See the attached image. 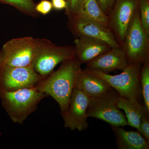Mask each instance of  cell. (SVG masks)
Returning a JSON list of instances; mask_svg holds the SVG:
<instances>
[{
    "label": "cell",
    "mask_w": 149,
    "mask_h": 149,
    "mask_svg": "<svg viewBox=\"0 0 149 149\" xmlns=\"http://www.w3.org/2000/svg\"><path fill=\"white\" fill-rule=\"evenodd\" d=\"M77 58L62 63L58 69L40 80L35 88L50 96L59 106L61 115L67 108L75 87L77 74L82 69Z\"/></svg>",
    "instance_id": "6da1fadb"
},
{
    "label": "cell",
    "mask_w": 149,
    "mask_h": 149,
    "mask_svg": "<svg viewBox=\"0 0 149 149\" xmlns=\"http://www.w3.org/2000/svg\"><path fill=\"white\" fill-rule=\"evenodd\" d=\"M47 96L35 87L0 93L3 106L11 119L21 125L36 110L41 101Z\"/></svg>",
    "instance_id": "7a4b0ae2"
},
{
    "label": "cell",
    "mask_w": 149,
    "mask_h": 149,
    "mask_svg": "<svg viewBox=\"0 0 149 149\" xmlns=\"http://www.w3.org/2000/svg\"><path fill=\"white\" fill-rule=\"evenodd\" d=\"M74 47L56 45L46 39H35V51L32 66L45 78L61 63L76 58Z\"/></svg>",
    "instance_id": "3957f363"
},
{
    "label": "cell",
    "mask_w": 149,
    "mask_h": 149,
    "mask_svg": "<svg viewBox=\"0 0 149 149\" xmlns=\"http://www.w3.org/2000/svg\"><path fill=\"white\" fill-rule=\"evenodd\" d=\"M142 65L129 63L122 72L111 75L98 70L86 68L84 70L105 81L123 97L137 101L140 93V72Z\"/></svg>",
    "instance_id": "277c9868"
},
{
    "label": "cell",
    "mask_w": 149,
    "mask_h": 149,
    "mask_svg": "<svg viewBox=\"0 0 149 149\" xmlns=\"http://www.w3.org/2000/svg\"><path fill=\"white\" fill-rule=\"evenodd\" d=\"M121 47L129 63L143 65L149 59V36L142 27L139 8L131 19Z\"/></svg>",
    "instance_id": "5b68a950"
},
{
    "label": "cell",
    "mask_w": 149,
    "mask_h": 149,
    "mask_svg": "<svg viewBox=\"0 0 149 149\" xmlns=\"http://www.w3.org/2000/svg\"><path fill=\"white\" fill-rule=\"evenodd\" d=\"M119 97L118 93L113 90L103 95L90 98L87 111L88 117L103 120L112 127L128 125L125 116L116 105Z\"/></svg>",
    "instance_id": "8992f818"
},
{
    "label": "cell",
    "mask_w": 149,
    "mask_h": 149,
    "mask_svg": "<svg viewBox=\"0 0 149 149\" xmlns=\"http://www.w3.org/2000/svg\"><path fill=\"white\" fill-rule=\"evenodd\" d=\"M35 51V39L26 37L9 40L0 51V65L10 67L32 65Z\"/></svg>",
    "instance_id": "52a82bcc"
},
{
    "label": "cell",
    "mask_w": 149,
    "mask_h": 149,
    "mask_svg": "<svg viewBox=\"0 0 149 149\" xmlns=\"http://www.w3.org/2000/svg\"><path fill=\"white\" fill-rule=\"evenodd\" d=\"M43 78L32 65L16 67L0 65V93L33 88Z\"/></svg>",
    "instance_id": "ba28073f"
},
{
    "label": "cell",
    "mask_w": 149,
    "mask_h": 149,
    "mask_svg": "<svg viewBox=\"0 0 149 149\" xmlns=\"http://www.w3.org/2000/svg\"><path fill=\"white\" fill-rule=\"evenodd\" d=\"M68 28L74 37H88L101 40L111 48L120 46L109 27L83 16L69 19Z\"/></svg>",
    "instance_id": "9c48e42d"
},
{
    "label": "cell",
    "mask_w": 149,
    "mask_h": 149,
    "mask_svg": "<svg viewBox=\"0 0 149 149\" xmlns=\"http://www.w3.org/2000/svg\"><path fill=\"white\" fill-rule=\"evenodd\" d=\"M139 1L116 0L109 15V27L121 45L133 15L139 8Z\"/></svg>",
    "instance_id": "30bf717a"
},
{
    "label": "cell",
    "mask_w": 149,
    "mask_h": 149,
    "mask_svg": "<svg viewBox=\"0 0 149 149\" xmlns=\"http://www.w3.org/2000/svg\"><path fill=\"white\" fill-rule=\"evenodd\" d=\"M90 98L83 91L74 88L65 112L62 114L65 128L83 131L89 127L87 111Z\"/></svg>",
    "instance_id": "8fae6325"
},
{
    "label": "cell",
    "mask_w": 149,
    "mask_h": 149,
    "mask_svg": "<svg viewBox=\"0 0 149 149\" xmlns=\"http://www.w3.org/2000/svg\"><path fill=\"white\" fill-rule=\"evenodd\" d=\"M129 63L120 46L111 48L87 63V68L109 73L116 70H123Z\"/></svg>",
    "instance_id": "7c38bea8"
},
{
    "label": "cell",
    "mask_w": 149,
    "mask_h": 149,
    "mask_svg": "<svg viewBox=\"0 0 149 149\" xmlns=\"http://www.w3.org/2000/svg\"><path fill=\"white\" fill-rule=\"evenodd\" d=\"M74 45L76 58L81 64L88 63L111 48L101 40L85 36L75 38Z\"/></svg>",
    "instance_id": "4fadbf2b"
},
{
    "label": "cell",
    "mask_w": 149,
    "mask_h": 149,
    "mask_svg": "<svg viewBox=\"0 0 149 149\" xmlns=\"http://www.w3.org/2000/svg\"><path fill=\"white\" fill-rule=\"evenodd\" d=\"M74 88L83 91L90 98L103 95L113 90L102 79L82 69L77 74Z\"/></svg>",
    "instance_id": "5bb4252c"
},
{
    "label": "cell",
    "mask_w": 149,
    "mask_h": 149,
    "mask_svg": "<svg viewBox=\"0 0 149 149\" xmlns=\"http://www.w3.org/2000/svg\"><path fill=\"white\" fill-rule=\"evenodd\" d=\"M119 149H149V143L139 132L128 131L120 127H112Z\"/></svg>",
    "instance_id": "9a60e30c"
},
{
    "label": "cell",
    "mask_w": 149,
    "mask_h": 149,
    "mask_svg": "<svg viewBox=\"0 0 149 149\" xmlns=\"http://www.w3.org/2000/svg\"><path fill=\"white\" fill-rule=\"evenodd\" d=\"M118 109L125 112V117L128 125L138 130L141 118L147 113H149L145 106L142 105L139 101H132L128 99L120 97L116 103Z\"/></svg>",
    "instance_id": "2e32d148"
},
{
    "label": "cell",
    "mask_w": 149,
    "mask_h": 149,
    "mask_svg": "<svg viewBox=\"0 0 149 149\" xmlns=\"http://www.w3.org/2000/svg\"><path fill=\"white\" fill-rule=\"evenodd\" d=\"M82 16L109 27L108 16L102 10L97 0H84Z\"/></svg>",
    "instance_id": "e0dca14e"
},
{
    "label": "cell",
    "mask_w": 149,
    "mask_h": 149,
    "mask_svg": "<svg viewBox=\"0 0 149 149\" xmlns=\"http://www.w3.org/2000/svg\"><path fill=\"white\" fill-rule=\"evenodd\" d=\"M0 3L12 6L29 16L37 17L39 16L35 11L36 4L33 0H0Z\"/></svg>",
    "instance_id": "ac0fdd59"
},
{
    "label": "cell",
    "mask_w": 149,
    "mask_h": 149,
    "mask_svg": "<svg viewBox=\"0 0 149 149\" xmlns=\"http://www.w3.org/2000/svg\"><path fill=\"white\" fill-rule=\"evenodd\" d=\"M145 106L149 111V59L142 65L140 72Z\"/></svg>",
    "instance_id": "d6986e66"
},
{
    "label": "cell",
    "mask_w": 149,
    "mask_h": 149,
    "mask_svg": "<svg viewBox=\"0 0 149 149\" xmlns=\"http://www.w3.org/2000/svg\"><path fill=\"white\" fill-rule=\"evenodd\" d=\"M84 0H66L65 14L69 19L82 16Z\"/></svg>",
    "instance_id": "ffe728a7"
},
{
    "label": "cell",
    "mask_w": 149,
    "mask_h": 149,
    "mask_svg": "<svg viewBox=\"0 0 149 149\" xmlns=\"http://www.w3.org/2000/svg\"><path fill=\"white\" fill-rule=\"evenodd\" d=\"M139 9L142 27L149 36V0H140Z\"/></svg>",
    "instance_id": "44dd1931"
},
{
    "label": "cell",
    "mask_w": 149,
    "mask_h": 149,
    "mask_svg": "<svg viewBox=\"0 0 149 149\" xmlns=\"http://www.w3.org/2000/svg\"><path fill=\"white\" fill-rule=\"evenodd\" d=\"M149 113H147L141 118V123L137 131L149 143Z\"/></svg>",
    "instance_id": "7402d4cb"
},
{
    "label": "cell",
    "mask_w": 149,
    "mask_h": 149,
    "mask_svg": "<svg viewBox=\"0 0 149 149\" xmlns=\"http://www.w3.org/2000/svg\"><path fill=\"white\" fill-rule=\"evenodd\" d=\"M52 3L49 0H41L35 5V11L38 14L47 15L52 11Z\"/></svg>",
    "instance_id": "603a6c76"
},
{
    "label": "cell",
    "mask_w": 149,
    "mask_h": 149,
    "mask_svg": "<svg viewBox=\"0 0 149 149\" xmlns=\"http://www.w3.org/2000/svg\"><path fill=\"white\" fill-rule=\"evenodd\" d=\"M105 14L108 16L114 6L116 0H97Z\"/></svg>",
    "instance_id": "cb8c5ba5"
},
{
    "label": "cell",
    "mask_w": 149,
    "mask_h": 149,
    "mask_svg": "<svg viewBox=\"0 0 149 149\" xmlns=\"http://www.w3.org/2000/svg\"><path fill=\"white\" fill-rule=\"evenodd\" d=\"M53 8L56 10L65 9L66 6V0H52Z\"/></svg>",
    "instance_id": "d4e9b609"
}]
</instances>
